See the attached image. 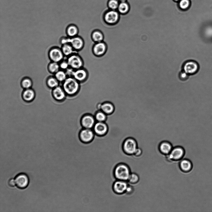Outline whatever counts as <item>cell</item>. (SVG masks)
Listing matches in <instances>:
<instances>
[{"mask_svg": "<svg viewBox=\"0 0 212 212\" xmlns=\"http://www.w3.org/2000/svg\"><path fill=\"white\" fill-rule=\"evenodd\" d=\"M183 149L180 146H176L171 151L169 158L174 160H178L181 158L183 154Z\"/></svg>", "mask_w": 212, "mask_h": 212, "instance_id": "e0dca14e", "label": "cell"}, {"mask_svg": "<svg viewBox=\"0 0 212 212\" xmlns=\"http://www.w3.org/2000/svg\"><path fill=\"white\" fill-rule=\"evenodd\" d=\"M59 65L60 68L64 71H65L69 67L66 60H63L60 62Z\"/></svg>", "mask_w": 212, "mask_h": 212, "instance_id": "836d02e7", "label": "cell"}, {"mask_svg": "<svg viewBox=\"0 0 212 212\" xmlns=\"http://www.w3.org/2000/svg\"><path fill=\"white\" fill-rule=\"evenodd\" d=\"M55 77L58 81L63 82L67 78V76L65 71L60 70L55 74Z\"/></svg>", "mask_w": 212, "mask_h": 212, "instance_id": "484cf974", "label": "cell"}, {"mask_svg": "<svg viewBox=\"0 0 212 212\" xmlns=\"http://www.w3.org/2000/svg\"><path fill=\"white\" fill-rule=\"evenodd\" d=\"M58 81L55 77H50L47 80V85L51 88H55L58 86Z\"/></svg>", "mask_w": 212, "mask_h": 212, "instance_id": "4316f807", "label": "cell"}, {"mask_svg": "<svg viewBox=\"0 0 212 212\" xmlns=\"http://www.w3.org/2000/svg\"><path fill=\"white\" fill-rule=\"evenodd\" d=\"M189 2L188 0H181L179 3V5L181 8L185 9L189 6Z\"/></svg>", "mask_w": 212, "mask_h": 212, "instance_id": "e575fe53", "label": "cell"}, {"mask_svg": "<svg viewBox=\"0 0 212 212\" xmlns=\"http://www.w3.org/2000/svg\"><path fill=\"white\" fill-rule=\"evenodd\" d=\"M120 15L117 11L110 9L104 13L103 18L107 24L113 25L119 21L120 18Z\"/></svg>", "mask_w": 212, "mask_h": 212, "instance_id": "3957f363", "label": "cell"}, {"mask_svg": "<svg viewBox=\"0 0 212 212\" xmlns=\"http://www.w3.org/2000/svg\"><path fill=\"white\" fill-rule=\"evenodd\" d=\"M52 94L55 98L59 101L65 99L66 96V93L63 88L58 86L54 88Z\"/></svg>", "mask_w": 212, "mask_h": 212, "instance_id": "ac0fdd59", "label": "cell"}, {"mask_svg": "<svg viewBox=\"0 0 212 212\" xmlns=\"http://www.w3.org/2000/svg\"><path fill=\"white\" fill-rule=\"evenodd\" d=\"M70 37L66 36L62 37L60 40V43L61 45L69 43Z\"/></svg>", "mask_w": 212, "mask_h": 212, "instance_id": "d590c367", "label": "cell"}, {"mask_svg": "<svg viewBox=\"0 0 212 212\" xmlns=\"http://www.w3.org/2000/svg\"><path fill=\"white\" fill-rule=\"evenodd\" d=\"M175 0V1H178V0Z\"/></svg>", "mask_w": 212, "mask_h": 212, "instance_id": "60d3db41", "label": "cell"}, {"mask_svg": "<svg viewBox=\"0 0 212 212\" xmlns=\"http://www.w3.org/2000/svg\"><path fill=\"white\" fill-rule=\"evenodd\" d=\"M120 2L118 0H109L107 6L110 9L116 10L117 9Z\"/></svg>", "mask_w": 212, "mask_h": 212, "instance_id": "f546056e", "label": "cell"}, {"mask_svg": "<svg viewBox=\"0 0 212 212\" xmlns=\"http://www.w3.org/2000/svg\"><path fill=\"white\" fill-rule=\"evenodd\" d=\"M120 2H126L127 0H118Z\"/></svg>", "mask_w": 212, "mask_h": 212, "instance_id": "ab89813d", "label": "cell"}, {"mask_svg": "<svg viewBox=\"0 0 212 212\" xmlns=\"http://www.w3.org/2000/svg\"><path fill=\"white\" fill-rule=\"evenodd\" d=\"M128 185L126 181L116 180L113 184V190L117 194L123 195L125 194Z\"/></svg>", "mask_w": 212, "mask_h": 212, "instance_id": "ba28073f", "label": "cell"}, {"mask_svg": "<svg viewBox=\"0 0 212 212\" xmlns=\"http://www.w3.org/2000/svg\"><path fill=\"white\" fill-rule=\"evenodd\" d=\"M94 132L92 129L84 128L80 132L79 134L81 140L85 143H89L93 139Z\"/></svg>", "mask_w": 212, "mask_h": 212, "instance_id": "8fae6325", "label": "cell"}, {"mask_svg": "<svg viewBox=\"0 0 212 212\" xmlns=\"http://www.w3.org/2000/svg\"><path fill=\"white\" fill-rule=\"evenodd\" d=\"M63 82V88L66 94L72 95L78 92L79 83L73 77H67Z\"/></svg>", "mask_w": 212, "mask_h": 212, "instance_id": "7a4b0ae2", "label": "cell"}, {"mask_svg": "<svg viewBox=\"0 0 212 212\" xmlns=\"http://www.w3.org/2000/svg\"><path fill=\"white\" fill-rule=\"evenodd\" d=\"M173 147L172 144L167 141L161 142L159 146L160 151L165 154H168L171 151Z\"/></svg>", "mask_w": 212, "mask_h": 212, "instance_id": "44dd1931", "label": "cell"}, {"mask_svg": "<svg viewBox=\"0 0 212 212\" xmlns=\"http://www.w3.org/2000/svg\"><path fill=\"white\" fill-rule=\"evenodd\" d=\"M107 46L106 43L103 41L95 43L92 48V52L96 56H99L104 55L106 52Z\"/></svg>", "mask_w": 212, "mask_h": 212, "instance_id": "30bf717a", "label": "cell"}, {"mask_svg": "<svg viewBox=\"0 0 212 212\" xmlns=\"http://www.w3.org/2000/svg\"><path fill=\"white\" fill-rule=\"evenodd\" d=\"M129 6L126 2H120L117 8V11L120 14H126L129 10Z\"/></svg>", "mask_w": 212, "mask_h": 212, "instance_id": "cb8c5ba5", "label": "cell"}, {"mask_svg": "<svg viewBox=\"0 0 212 212\" xmlns=\"http://www.w3.org/2000/svg\"><path fill=\"white\" fill-rule=\"evenodd\" d=\"M8 185L11 187H14L16 185L15 180L13 178L10 179L8 181Z\"/></svg>", "mask_w": 212, "mask_h": 212, "instance_id": "74e56055", "label": "cell"}, {"mask_svg": "<svg viewBox=\"0 0 212 212\" xmlns=\"http://www.w3.org/2000/svg\"><path fill=\"white\" fill-rule=\"evenodd\" d=\"M21 84L23 88L26 89H28L32 86V82L29 78H25L22 80Z\"/></svg>", "mask_w": 212, "mask_h": 212, "instance_id": "4dcf8cb0", "label": "cell"}, {"mask_svg": "<svg viewBox=\"0 0 212 212\" xmlns=\"http://www.w3.org/2000/svg\"><path fill=\"white\" fill-rule=\"evenodd\" d=\"M59 64L58 63L52 61L48 66V69L50 73L55 74L60 70Z\"/></svg>", "mask_w": 212, "mask_h": 212, "instance_id": "d4e9b609", "label": "cell"}, {"mask_svg": "<svg viewBox=\"0 0 212 212\" xmlns=\"http://www.w3.org/2000/svg\"><path fill=\"white\" fill-rule=\"evenodd\" d=\"M142 151L141 148L138 147L134 152V154L135 156H138L141 154Z\"/></svg>", "mask_w": 212, "mask_h": 212, "instance_id": "f35d334b", "label": "cell"}, {"mask_svg": "<svg viewBox=\"0 0 212 212\" xmlns=\"http://www.w3.org/2000/svg\"><path fill=\"white\" fill-rule=\"evenodd\" d=\"M189 75L183 70L179 73L178 78L180 80L185 81L188 79Z\"/></svg>", "mask_w": 212, "mask_h": 212, "instance_id": "d6a6232c", "label": "cell"}, {"mask_svg": "<svg viewBox=\"0 0 212 212\" xmlns=\"http://www.w3.org/2000/svg\"><path fill=\"white\" fill-rule=\"evenodd\" d=\"M66 60L69 67L75 70L83 67V62L81 57L75 53L67 57Z\"/></svg>", "mask_w": 212, "mask_h": 212, "instance_id": "5b68a950", "label": "cell"}, {"mask_svg": "<svg viewBox=\"0 0 212 212\" xmlns=\"http://www.w3.org/2000/svg\"><path fill=\"white\" fill-rule=\"evenodd\" d=\"M16 185L19 188L24 189L28 186L29 179L26 174L23 173L17 175L15 178Z\"/></svg>", "mask_w": 212, "mask_h": 212, "instance_id": "9c48e42d", "label": "cell"}, {"mask_svg": "<svg viewBox=\"0 0 212 212\" xmlns=\"http://www.w3.org/2000/svg\"><path fill=\"white\" fill-rule=\"evenodd\" d=\"M96 122L94 117L89 114L83 116L81 120L82 125L85 129H92Z\"/></svg>", "mask_w": 212, "mask_h": 212, "instance_id": "4fadbf2b", "label": "cell"}, {"mask_svg": "<svg viewBox=\"0 0 212 212\" xmlns=\"http://www.w3.org/2000/svg\"><path fill=\"white\" fill-rule=\"evenodd\" d=\"M106 118V115L101 111H98L95 116L96 122H104Z\"/></svg>", "mask_w": 212, "mask_h": 212, "instance_id": "f1b7e54d", "label": "cell"}, {"mask_svg": "<svg viewBox=\"0 0 212 212\" xmlns=\"http://www.w3.org/2000/svg\"><path fill=\"white\" fill-rule=\"evenodd\" d=\"M101 110L106 114H109L113 112L114 110V107L111 103L106 102L102 104Z\"/></svg>", "mask_w": 212, "mask_h": 212, "instance_id": "7402d4cb", "label": "cell"}, {"mask_svg": "<svg viewBox=\"0 0 212 212\" xmlns=\"http://www.w3.org/2000/svg\"><path fill=\"white\" fill-rule=\"evenodd\" d=\"M88 76V73L87 70L83 67L74 70L72 77L79 82H80L86 79Z\"/></svg>", "mask_w": 212, "mask_h": 212, "instance_id": "9a60e30c", "label": "cell"}, {"mask_svg": "<svg viewBox=\"0 0 212 212\" xmlns=\"http://www.w3.org/2000/svg\"><path fill=\"white\" fill-rule=\"evenodd\" d=\"M69 43L74 49L78 51L82 49L84 45V42L83 39L78 35L70 38Z\"/></svg>", "mask_w": 212, "mask_h": 212, "instance_id": "7c38bea8", "label": "cell"}, {"mask_svg": "<svg viewBox=\"0 0 212 212\" xmlns=\"http://www.w3.org/2000/svg\"><path fill=\"white\" fill-rule=\"evenodd\" d=\"M35 96V93L31 89H26L23 93V99L26 101H30L32 100Z\"/></svg>", "mask_w": 212, "mask_h": 212, "instance_id": "603a6c76", "label": "cell"}, {"mask_svg": "<svg viewBox=\"0 0 212 212\" xmlns=\"http://www.w3.org/2000/svg\"><path fill=\"white\" fill-rule=\"evenodd\" d=\"M65 32L67 36L72 38L78 35L79 30L76 25L70 24L66 28Z\"/></svg>", "mask_w": 212, "mask_h": 212, "instance_id": "2e32d148", "label": "cell"}, {"mask_svg": "<svg viewBox=\"0 0 212 212\" xmlns=\"http://www.w3.org/2000/svg\"><path fill=\"white\" fill-rule=\"evenodd\" d=\"M61 49L65 56L67 57L73 54L77 53V51H75L70 43L61 45Z\"/></svg>", "mask_w": 212, "mask_h": 212, "instance_id": "d6986e66", "label": "cell"}, {"mask_svg": "<svg viewBox=\"0 0 212 212\" xmlns=\"http://www.w3.org/2000/svg\"><path fill=\"white\" fill-rule=\"evenodd\" d=\"M114 175L116 180L127 181L131 174L128 165L124 163H120L115 167Z\"/></svg>", "mask_w": 212, "mask_h": 212, "instance_id": "6da1fadb", "label": "cell"}, {"mask_svg": "<svg viewBox=\"0 0 212 212\" xmlns=\"http://www.w3.org/2000/svg\"><path fill=\"white\" fill-rule=\"evenodd\" d=\"M138 147L136 140L131 138L126 139L124 141L122 146V149L124 152L128 155L134 154Z\"/></svg>", "mask_w": 212, "mask_h": 212, "instance_id": "277c9868", "label": "cell"}, {"mask_svg": "<svg viewBox=\"0 0 212 212\" xmlns=\"http://www.w3.org/2000/svg\"><path fill=\"white\" fill-rule=\"evenodd\" d=\"M48 56L52 61L58 63L63 60L65 56L61 48L56 47H52L49 50Z\"/></svg>", "mask_w": 212, "mask_h": 212, "instance_id": "52a82bcc", "label": "cell"}, {"mask_svg": "<svg viewBox=\"0 0 212 212\" xmlns=\"http://www.w3.org/2000/svg\"><path fill=\"white\" fill-rule=\"evenodd\" d=\"M199 69L198 64L193 60H189L185 62L183 66V70L189 75L196 74L198 71Z\"/></svg>", "mask_w": 212, "mask_h": 212, "instance_id": "8992f818", "label": "cell"}, {"mask_svg": "<svg viewBox=\"0 0 212 212\" xmlns=\"http://www.w3.org/2000/svg\"><path fill=\"white\" fill-rule=\"evenodd\" d=\"M182 169L185 171H189L191 170L192 165L191 162L187 160H184L180 163Z\"/></svg>", "mask_w": 212, "mask_h": 212, "instance_id": "83f0119b", "label": "cell"}, {"mask_svg": "<svg viewBox=\"0 0 212 212\" xmlns=\"http://www.w3.org/2000/svg\"><path fill=\"white\" fill-rule=\"evenodd\" d=\"M91 38L95 43H98L103 41L104 35L101 31L98 29L93 30L91 34Z\"/></svg>", "mask_w": 212, "mask_h": 212, "instance_id": "ffe728a7", "label": "cell"}, {"mask_svg": "<svg viewBox=\"0 0 212 212\" xmlns=\"http://www.w3.org/2000/svg\"><path fill=\"white\" fill-rule=\"evenodd\" d=\"M92 129L94 132L98 135H103L107 132L108 127L104 122H96Z\"/></svg>", "mask_w": 212, "mask_h": 212, "instance_id": "5bb4252c", "label": "cell"}, {"mask_svg": "<svg viewBox=\"0 0 212 212\" xmlns=\"http://www.w3.org/2000/svg\"><path fill=\"white\" fill-rule=\"evenodd\" d=\"M134 191L133 187L131 186L128 185L126 189L125 194L130 195Z\"/></svg>", "mask_w": 212, "mask_h": 212, "instance_id": "8d00e7d4", "label": "cell"}, {"mask_svg": "<svg viewBox=\"0 0 212 212\" xmlns=\"http://www.w3.org/2000/svg\"><path fill=\"white\" fill-rule=\"evenodd\" d=\"M139 177L138 175L134 173H131L128 181L131 183H135L138 182Z\"/></svg>", "mask_w": 212, "mask_h": 212, "instance_id": "1f68e13d", "label": "cell"}]
</instances>
